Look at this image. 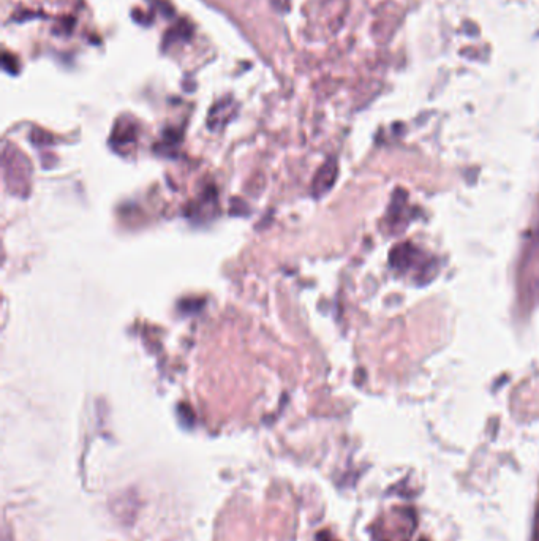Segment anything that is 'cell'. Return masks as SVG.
<instances>
[{
	"label": "cell",
	"mask_w": 539,
	"mask_h": 541,
	"mask_svg": "<svg viewBox=\"0 0 539 541\" xmlns=\"http://www.w3.org/2000/svg\"><path fill=\"white\" fill-rule=\"evenodd\" d=\"M421 258H423V252L416 249V247L410 243L397 244V246L391 250V254H389V262H391V265L394 266L397 271H400V273L410 271L413 266H416L418 265V262H421Z\"/></svg>",
	"instance_id": "obj_1"
},
{
	"label": "cell",
	"mask_w": 539,
	"mask_h": 541,
	"mask_svg": "<svg viewBox=\"0 0 539 541\" xmlns=\"http://www.w3.org/2000/svg\"><path fill=\"white\" fill-rule=\"evenodd\" d=\"M339 168H337V163L334 160H329L326 162L323 167L318 171V175L315 176V181H313V193L320 197L323 193L328 192L329 189H332L334 182L337 179V173H339Z\"/></svg>",
	"instance_id": "obj_2"
}]
</instances>
